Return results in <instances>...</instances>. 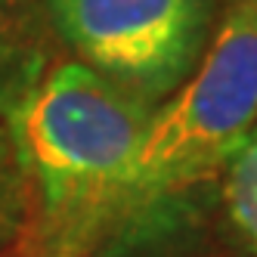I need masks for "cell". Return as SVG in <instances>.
Listing matches in <instances>:
<instances>
[{"instance_id":"cell-4","label":"cell","mask_w":257,"mask_h":257,"mask_svg":"<svg viewBox=\"0 0 257 257\" xmlns=\"http://www.w3.org/2000/svg\"><path fill=\"white\" fill-rule=\"evenodd\" d=\"M44 71L34 0H0V118H10Z\"/></svg>"},{"instance_id":"cell-2","label":"cell","mask_w":257,"mask_h":257,"mask_svg":"<svg viewBox=\"0 0 257 257\" xmlns=\"http://www.w3.org/2000/svg\"><path fill=\"white\" fill-rule=\"evenodd\" d=\"M257 134V0H232L195 71L152 112L112 229H146L220 180Z\"/></svg>"},{"instance_id":"cell-6","label":"cell","mask_w":257,"mask_h":257,"mask_svg":"<svg viewBox=\"0 0 257 257\" xmlns=\"http://www.w3.org/2000/svg\"><path fill=\"white\" fill-rule=\"evenodd\" d=\"M28 211V180L22 174L16 143L7 118H0V248L10 245L22 229Z\"/></svg>"},{"instance_id":"cell-3","label":"cell","mask_w":257,"mask_h":257,"mask_svg":"<svg viewBox=\"0 0 257 257\" xmlns=\"http://www.w3.org/2000/svg\"><path fill=\"white\" fill-rule=\"evenodd\" d=\"M217 0H47L59 38L152 105L186 81L208 50Z\"/></svg>"},{"instance_id":"cell-1","label":"cell","mask_w":257,"mask_h":257,"mask_svg":"<svg viewBox=\"0 0 257 257\" xmlns=\"http://www.w3.org/2000/svg\"><path fill=\"white\" fill-rule=\"evenodd\" d=\"M155 105L71 59L44 71L10 112L28 192L62 248L93 245L112 229L124 180Z\"/></svg>"},{"instance_id":"cell-5","label":"cell","mask_w":257,"mask_h":257,"mask_svg":"<svg viewBox=\"0 0 257 257\" xmlns=\"http://www.w3.org/2000/svg\"><path fill=\"white\" fill-rule=\"evenodd\" d=\"M226 217L251 257H257V134L223 174Z\"/></svg>"}]
</instances>
